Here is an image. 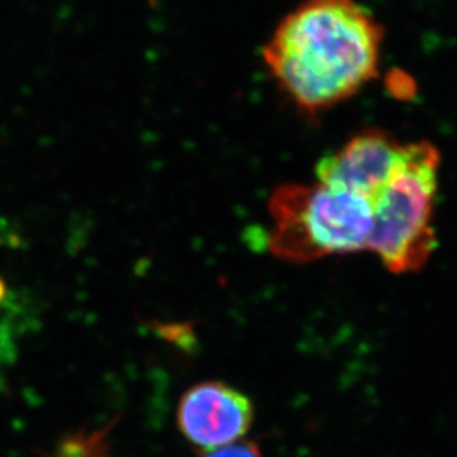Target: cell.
<instances>
[{"label":"cell","mask_w":457,"mask_h":457,"mask_svg":"<svg viewBox=\"0 0 457 457\" xmlns=\"http://www.w3.org/2000/svg\"><path fill=\"white\" fill-rule=\"evenodd\" d=\"M177 420L187 440L209 453L242 441L253 425L254 409L247 395L212 380L182 395Z\"/></svg>","instance_id":"277c9868"},{"label":"cell","mask_w":457,"mask_h":457,"mask_svg":"<svg viewBox=\"0 0 457 457\" xmlns=\"http://www.w3.org/2000/svg\"><path fill=\"white\" fill-rule=\"evenodd\" d=\"M204 457H263L258 445L252 441H238L220 449L209 452Z\"/></svg>","instance_id":"52a82bcc"},{"label":"cell","mask_w":457,"mask_h":457,"mask_svg":"<svg viewBox=\"0 0 457 457\" xmlns=\"http://www.w3.org/2000/svg\"><path fill=\"white\" fill-rule=\"evenodd\" d=\"M110 429L101 428L96 431L79 432L61 441L51 457H112L110 449Z\"/></svg>","instance_id":"8992f818"},{"label":"cell","mask_w":457,"mask_h":457,"mask_svg":"<svg viewBox=\"0 0 457 457\" xmlns=\"http://www.w3.org/2000/svg\"><path fill=\"white\" fill-rule=\"evenodd\" d=\"M440 163V153L429 141L404 144L393 175L371 202L369 251L388 271H419L436 251L434 215Z\"/></svg>","instance_id":"3957f363"},{"label":"cell","mask_w":457,"mask_h":457,"mask_svg":"<svg viewBox=\"0 0 457 457\" xmlns=\"http://www.w3.org/2000/svg\"><path fill=\"white\" fill-rule=\"evenodd\" d=\"M403 147L404 144L386 130H361L320 160L317 181L360 195L371 204L393 175Z\"/></svg>","instance_id":"5b68a950"},{"label":"cell","mask_w":457,"mask_h":457,"mask_svg":"<svg viewBox=\"0 0 457 457\" xmlns=\"http://www.w3.org/2000/svg\"><path fill=\"white\" fill-rule=\"evenodd\" d=\"M11 354H12V342L9 337V328L0 324V367L9 361Z\"/></svg>","instance_id":"ba28073f"},{"label":"cell","mask_w":457,"mask_h":457,"mask_svg":"<svg viewBox=\"0 0 457 457\" xmlns=\"http://www.w3.org/2000/svg\"><path fill=\"white\" fill-rule=\"evenodd\" d=\"M384 29L355 0H305L262 51L281 91L319 112L348 100L378 76Z\"/></svg>","instance_id":"6da1fadb"},{"label":"cell","mask_w":457,"mask_h":457,"mask_svg":"<svg viewBox=\"0 0 457 457\" xmlns=\"http://www.w3.org/2000/svg\"><path fill=\"white\" fill-rule=\"evenodd\" d=\"M270 251L277 258L308 263L332 254L369 251L373 211L348 191L312 184H286L268 202Z\"/></svg>","instance_id":"7a4b0ae2"}]
</instances>
